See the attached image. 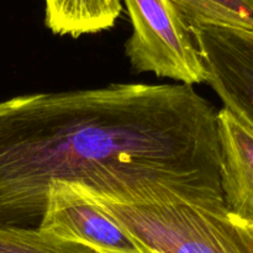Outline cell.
I'll list each match as a JSON object with an SVG mask.
<instances>
[{
	"label": "cell",
	"mask_w": 253,
	"mask_h": 253,
	"mask_svg": "<svg viewBox=\"0 0 253 253\" xmlns=\"http://www.w3.org/2000/svg\"><path fill=\"white\" fill-rule=\"evenodd\" d=\"M217 111L185 84L114 83L0 101V225H39L51 182L124 204L224 202Z\"/></svg>",
	"instance_id": "cell-1"
},
{
	"label": "cell",
	"mask_w": 253,
	"mask_h": 253,
	"mask_svg": "<svg viewBox=\"0 0 253 253\" xmlns=\"http://www.w3.org/2000/svg\"><path fill=\"white\" fill-rule=\"evenodd\" d=\"M90 194L148 253H253L252 227L232 217L224 202L124 204Z\"/></svg>",
	"instance_id": "cell-2"
},
{
	"label": "cell",
	"mask_w": 253,
	"mask_h": 253,
	"mask_svg": "<svg viewBox=\"0 0 253 253\" xmlns=\"http://www.w3.org/2000/svg\"><path fill=\"white\" fill-rule=\"evenodd\" d=\"M132 34L125 44L131 66L193 86L208 78L190 27L170 0H121Z\"/></svg>",
	"instance_id": "cell-3"
},
{
	"label": "cell",
	"mask_w": 253,
	"mask_h": 253,
	"mask_svg": "<svg viewBox=\"0 0 253 253\" xmlns=\"http://www.w3.org/2000/svg\"><path fill=\"white\" fill-rule=\"evenodd\" d=\"M36 227L99 253H148L85 188L73 183H49Z\"/></svg>",
	"instance_id": "cell-4"
},
{
	"label": "cell",
	"mask_w": 253,
	"mask_h": 253,
	"mask_svg": "<svg viewBox=\"0 0 253 253\" xmlns=\"http://www.w3.org/2000/svg\"><path fill=\"white\" fill-rule=\"evenodd\" d=\"M209 84L224 108L253 131V31L190 27Z\"/></svg>",
	"instance_id": "cell-5"
},
{
	"label": "cell",
	"mask_w": 253,
	"mask_h": 253,
	"mask_svg": "<svg viewBox=\"0 0 253 253\" xmlns=\"http://www.w3.org/2000/svg\"><path fill=\"white\" fill-rule=\"evenodd\" d=\"M220 183L229 214L253 225V131L226 108L217 111Z\"/></svg>",
	"instance_id": "cell-6"
},
{
	"label": "cell",
	"mask_w": 253,
	"mask_h": 253,
	"mask_svg": "<svg viewBox=\"0 0 253 253\" xmlns=\"http://www.w3.org/2000/svg\"><path fill=\"white\" fill-rule=\"evenodd\" d=\"M121 11V0H44V24L52 34L77 39L114 27Z\"/></svg>",
	"instance_id": "cell-7"
},
{
	"label": "cell",
	"mask_w": 253,
	"mask_h": 253,
	"mask_svg": "<svg viewBox=\"0 0 253 253\" xmlns=\"http://www.w3.org/2000/svg\"><path fill=\"white\" fill-rule=\"evenodd\" d=\"M189 27L253 31V0H170Z\"/></svg>",
	"instance_id": "cell-8"
},
{
	"label": "cell",
	"mask_w": 253,
	"mask_h": 253,
	"mask_svg": "<svg viewBox=\"0 0 253 253\" xmlns=\"http://www.w3.org/2000/svg\"><path fill=\"white\" fill-rule=\"evenodd\" d=\"M0 253H99L76 242L64 241L37 227L0 225Z\"/></svg>",
	"instance_id": "cell-9"
},
{
	"label": "cell",
	"mask_w": 253,
	"mask_h": 253,
	"mask_svg": "<svg viewBox=\"0 0 253 253\" xmlns=\"http://www.w3.org/2000/svg\"><path fill=\"white\" fill-rule=\"evenodd\" d=\"M250 226H251V227H252V231H253V225H250Z\"/></svg>",
	"instance_id": "cell-10"
}]
</instances>
